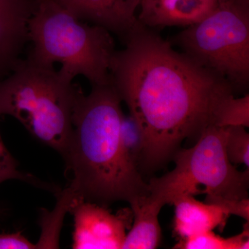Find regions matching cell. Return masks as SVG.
<instances>
[{"mask_svg": "<svg viewBox=\"0 0 249 249\" xmlns=\"http://www.w3.org/2000/svg\"><path fill=\"white\" fill-rule=\"evenodd\" d=\"M129 204L134 222L122 249H157L161 240L159 214L165 204L150 194L139 196Z\"/></svg>", "mask_w": 249, "mask_h": 249, "instance_id": "cell-12", "label": "cell"}, {"mask_svg": "<svg viewBox=\"0 0 249 249\" xmlns=\"http://www.w3.org/2000/svg\"><path fill=\"white\" fill-rule=\"evenodd\" d=\"M36 249V244L28 240L22 232L0 233V249Z\"/></svg>", "mask_w": 249, "mask_h": 249, "instance_id": "cell-20", "label": "cell"}, {"mask_svg": "<svg viewBox=\"0 0 249 249\" xmlns=\"http://www.w3.org/2000/svg\"><path fill=\"white\" fill-rule=\"evenodd\" d=\"M56 1H58L60 4L65 6V7H67V6H68L70 4H71L74 0H56Z\"/></svg>", "mask_w": 249, "mask_h": 249, "instance_id": "cell-21", "label": "cell"}, {"mask_svg": "<svg viewBox=\"0 0 249 249\" xmlns=\"http://www.w3.org/2000/svg\"><path fill=\"white\" fill-rule=\"evenodd\" d=\"M80 91L55 67L26 57L0 80V116H13L33 137L62 156L73 130L72 116Z\"/></svg>", "mask_w": 249, "mask_h": 249, "instance_id": "cell-4", "label": "cell"}, {"mask_svg": "<svg viewBox=\"0 0 249 249\" xmlns=\"http://www.w3.org/2000/svg\"><path fill=\"white\" fill-rule=\"evenodd\" d=\"M227 133V127H206L193 146L182 147L175 155L173 170L150 178V196L165 205L181 196L200 194L237 200L249 198V169L240 171L229 160Z\"/></svg>", "mask_w": 249, "mask_h": 249, "instance_id": "cell-5", "label": "cell"}, {"mask_svg": "<svg viewBox=\"0 0 249 249\" xmlns=\"http://www.w3.org/2000/svg\"><path fill=\"white\" fill-rule=\"evenodd\" d=\"M228 0H219V3L224 2V1H227Z\"/></svg>", "mask_w": 249, "mask_h": 249, "instance_id": "cell-22", "label": "cell"}, {"mask_svg": "<svg viewBox=\"0 0 249 249\" xmlns=\"http://www.w3.org/2000/svg\"><path fill=\"white\" fill-rule=\"evenodd\" d=\"M174 249H249V222L238 235L224 238L213 232H202L178 241Z\"/></svg>", "mask_w": 249, "mask_h": 249, "instance_id": "cell-14", "label": "cell"}, {"mask_svg": "<svg viewBox=\"0 0 249 249\" xmlns=\"http://www.w3.org/2000/svg\"><path fill=\"white\" fill-rule=\"evenodd\" d=\"M120 96L111 84L80 91L73 116V130L64 160L69 186L80 199L107 207L130 203L150 194L148 183L124 157L120 139L124 114Z\"/></svg>", "mask_w": 249, "mask_h": 249, "instance_id": "cell-2", "label": "cell"}, {"mask_svg": "<svg viewBox=\"0 0 249 249\" xmlns=\"http://www.w3.org/2000/svg\"><path fill=\"white\" fill-rule=\"evenodd\" d=\"M175 233L181 239L224 227L230 214L220 206L196 200L194 196H180L173 201Z\"/></svg>", "mask_w": 249, "mask_h": 249, "instance_id": "cell-11", "label": "cell"}, {"mask_svg": "<svg viewBox=\"0 0 249 249\" xmlns=\"http://www.w3.org/2000/svg\"><path fill=\"white\" fill-rule=\"evenodd\" d=\"M242 126L227 127L226 152L233 165L249 167V134Z\"/></svg>", "mask_w": 249, "mask_h": 249, "instance_id": "cell-17", "label": "cell"}, {"mask_svg": "<svg viewBox=\"0 0 249 249\" xmlns=\"http://www.w3.org/2000/svg\"><path fill=\"white\" fill-rule=\"evenodd\" d=\"M79 199L70 186L60 192L56 205L52 211L42 209L40 217V239L36 249H59V237L64 218L71 211L72 205Z\"/></svg>", "mask_w": 249, "mask_h": 249, "instance_id": "cell-13", "label": "cell"}, {"mask_svg": "<svg viewBox=\"0 0 249 249\" xmlns=\"http://www.w3.org/2000/svg\"><path fill=\"white\" fill-rule=\"evenodd\" d=\"M219 4V0H142L137 20L156 29L187 27L199 22Z\"/></svg>", "mask_w": 249, "mask_h": 249, "instance_id": "cell-9", "label": "cell"}, {"mask_svg": "<svg viewBox=\"0 0 249 249\" xmlns=\"http://www.w3.org/2000/svg\"><path fill=\"white\" fill-rule=\"evenodd\" d=\"M10 179H20L36 184L35 178L21 173L18 169L17 162L10 153L0 135V183Z\"/></svg>", "mask_w": 249, "mask_h": 249, "instance_id": "cell-18", "label": "cell"}, {"mask_svg": "<svg viewBox=\"0 0 249 249\" xmlns=\"http://www.w3.org/2000/svg\"><path fill=\"white\" fill-rule=\"evenodd\" d=\"M142 0H74L67 9L80 20L97 24L121 40L138 23Z\"/></svg>", "mask_w": 249, "mask_h": 249, "instance_id": "cell-10", "label": "cell"}, {"mask_svg": "<svg viewBox=\"0 0 249 249\" xmlns=\"http://www.w3.org/2000/svg\"><path fill=\"white\" fill-rule=\"evenodd\" d=\"M37 0H0V80L22 61L28 28Z\"/></svg>", "mask_w": 249, "mask_h": 249, "instance_id": "cell-8", "label": "cell"}, {"mask_svg": "<svg viewBox=\"0 0 249 249\" xmlns=\"http://www.w3.org/2000/svg\"><path fill=\"white\" fill-rule=\"evenodd\" d=\"M27 57L47 66L60 65L59 73L73 82L85 77L91 86L110 82L116 52L113 34L104 27L80 20L56 0H37L29 19Z\"/></svg>", "mask_w": 249, "mask_h": 249, "instance_id": "cell-3", "label": "cell"}, {"mask_svg": "<svg viewBox=\"0 0 249 249\" xmlns=\"http://www.w3.org/2000/svg\"><path fill=\"white\" fill-rule=\"evenodd\" d=\"M214 125L227 127L242 126L249 127V95L235 98L229 96L218 106L214 114Z\"/></svg>", "mask_w": 249, "mask_h": 249, "instance_id": "cell-15", "label": "cell"}, {"mask_svg": "<svg viewBox=\"0 0 249 249\" xmlns=\"http://www.w3.org/2000/svg\"><path fill=\"white\" fill-rule=\"evenodd\" d=\"M206 70L227 80L234 91L249 83V0H228L170 41Z\"/></svg>", "mask_w": 249, "mask_h": 249, "instance_id": "cell-6", "label": "cell"}, {"mask_svg": "<svg viewBox=\"0 0 249 249\" xmlns=\"http://www.w3.org/2000/svg\"><path fill=\"white\" fill-rule=\"evenodd\" d=\"M116 50L109 77L143 137L139 171L165 168L186 140L214 124L218 106L235 93L227 80L174 49L138 22Z\"/></svg>", "mask_w": 249, "mask_h": 249, "instance_id": "cell-1", "label": "cell"}, {"mask_svg": "<svg viewBox=\"0 0 249 249\" xmlns=\"http://www.w3.org/2000/svg\"><path fill=\"white\" fill-rule=\"evenodd\" d=\"M120 139L121 147L126 160L139 171L143 148V137L138 125L129 114L127 116L124 114L123 116Z\"/></svg>", "mask_w": 249, "mask_h": 249, "instance_id": "cell-16", "label": "cell"}, {"mask_svg": "<svg viewBox=\"0 0 249 249\" xmlns=\"http://www.w3.org/2000/svg\"><path fill=\"white\" fill-rule=\"evenodd\" d=\"M205 202L213 204L220 206L229 214L239 216L249 222V199H229L222 197H213L206 196Z\"/></svg>", "mask_w": 249, "mask_h": 249, "instance_id": "cell-19", "label": "cell"}, {"mask_svg": "<svg viewBox=\"0 0 249 249\" xmlns=\"http://www.w3.org/2000/svg\"><path fill=\"white\" fill-rule=\"evenodd\" d=\"M70 212L74 219L72 248L122 249L132 211L113 214L107 207L77 199Z\"/></svg>", "mask_w": 249, "mask_h": 249, "instance_id": "cell-7", "label": "cell"}]
</instances>
